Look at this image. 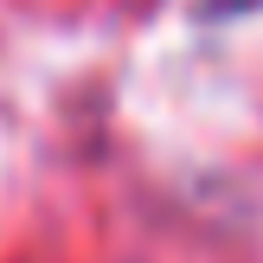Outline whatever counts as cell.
Instances as JSON below:
<instances>
[{"instance_id": "6da1fadb", "label": "cell", "mask_w": 263, "mask_h": 263, "mask_svg": "<svg viewBox=\"0 0 263 263\" xmlns=\"http://www.w3.org/2000/svg\"><path fill=\"white\" fill-rule=\"evenodd\" d=\"M225 7H251V0H212V13H225Z\"/></svg>"}]
</instances>
